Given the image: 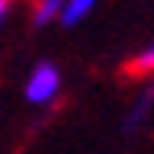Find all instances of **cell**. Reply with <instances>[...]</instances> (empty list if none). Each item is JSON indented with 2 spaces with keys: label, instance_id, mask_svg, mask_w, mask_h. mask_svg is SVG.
Returning <instances> with one entry per match:
<instances>
[{
  "label": "cell",
  "instance_id": "cell-1",
  "mask_svg": "<svg viewBox=\"0 0 154 154\" xmlns=\"http://www.w3.org/2000/svg\"><path fill=\"white\" fill-rule=\"evenodd\" d=\"M64 90V74L55 61H35V67L29 71L26 87H23V96L26 103L32 106H51Z\"/></svg>",
  "mask_w": 154,
  "mask_h": 154
},
{
  "label": "cell",
  "instance_id": "cell-2",
  "mask_svg": "<svg viewBox=\"0 0 154 154\" xmlns=\"http://www.w3.org/2000/svg\"><path fill=\"white\" fill-rule=\"evenodd\" d=\"M61 7H64V0H35L32 10H29V26H32V29L55 26L58 16H61Z\"/></svg>",
  "mask_w": 154,
  "mask_h": 154
},
{
  "label": "cell",
  "instance_id": "cell-3",
  "mask_svg": "<svg viewBox=\"0 0 154 154\" xmlns=\"http://www.w3.org/2000/svg\"><path fill=\"white\" fill-rule=\"evenodd\" d=\"M96 7H100V0H64L58 23H61V26H67V29H74V26H80L87 16H93Z\"/></svg>",
  "mask_w": 154,
  "mask_h": 154
},
{
  "label": "cell",
  "instance_id": "cell-4",
  "mask_svg": "<svg viewBox=\"0 0 154 154\" xmlns=\"http://www.w3.org/2000/svg\"><path fill=\"white\" fill-rule=\"evenodd\" d=\"M151 100H154L151 87H144V90H141V96L132 103L128 116L122 119V128H125V132H135V128H141V125L148 122V116H151Z\"/></svg>",
  "mask_w": 154,
  "mask_h": 154
},
{
  "label": "cell",
  "instance_id": "cell-5",
  "mask_svg": "<svg viewBox=\"0 0 154 154\" xmlns=\"http://www.w3.org/2000/svg\"><path fill=\"white\" fill-rule=\"evenodd\" d=\"M132 67H141V74L148 77V74H151V67H154V48H151V45H144V48H141V55H135Z\"/></svg>",
  "mask_w": 154,
  "mask_h": 154
},
{
  "label": "cell",
  "instance_id": "cell-6",
  "mask_svg": "<svg viewBox=\"0 0 154 154\" xmlns=\"http://www.w3.org/2000/svg\"><path fill=\"white\" fill-rule=\"evenodd\" d=\"M10 13H13V0H0V29L7 26V19H10Z\"/></svg>",
  "mask_w": 154,
  "mask_h": 154
}]
</instances>
